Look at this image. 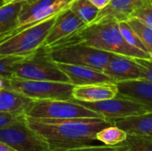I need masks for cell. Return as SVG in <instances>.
<instances>
[{
    "label": "cell",
    "mask_w": 152,
    "mask_h": 151,
    "mask_svg": "<svg viewBox=\"0 0 152 151\" xmlns=\"http://www.w3.org/2000/svg\"><path fill=\"white\" fill-rule=\"evenodd\" d=\"M94 6H96L100 11L105 8L110 2V0H89Z\"/></svg>",
    "instance_id": "cell-30"
},
{
    "label": "cell",
    "mask_w": 152,
    "mask_h": 151,
    "mask_svg": "<svg viewBox=\"0 0 152 151\" xmlns=\"http://www.w3.org/2000/svg\"><path fill=\"white\" fill-rule=\"evenodd\" d=\"M34 102L35 100L11 88L0 90V112L27 117Z\"/></svg>",
    "instance_id": "cell-16"
},
{
    "label": "cell",
    "mask_w": 152,
    "mask_h": 151,
    "mask_svg": "<svg viewBox=\"0 0 152 151\" xmlns=\"http://www.w3.org/2000/svg\"><path fill=\"white\" fill-rule=\"evenodd\" d=\"M0 151H16L13 150L12 147H10L8 144H6L5 142L0 141Z\"/></svg>",
    "instance_id": "cell-31"
},
{
    "label": "cell",
    "mask_w": 152,
    "mask_h": 151,
    "mask_svg": "<svg viewBox=\"0 0 152 151\" xmlns=\"http://www.w3.org/2000/svg\"><path fill=\"white\" fill-rule=\"evenodd\" d=\"M127 151H130V150H127Z\"/></svg>",
    "instance_id": "cell-35"
},
{
    "label": "cell",
    "mask_w": 152,
    "mask_h": 151,
    "mask_svg": "<svg viewBox=\"0 0 152 151\" xmlns=\"http://www.w3.org/2000/svg\"><path fill=\"white\" fill-rule=\"evenodd\" d=\"M151 2H152V0H151Z\"/></svg>",
    "instance_id": "cell-37"
},
{
    "label": "cell",
    "mask_w": 152,
    "mask_h": 151,
    "mask_svg": "<svg viewBox=\"0 0 152 151\" xmlns=\"http://www.w3.org/2000/svg\"><path fill=\"white\" fill-rule=\"evenodd\" d=\"M2 4H3V2H2V0H0V5H1Z\"/></svg>",
    "instance_id": "cell-33"
},
{
    "label": "cell",
    "mask_w": 152,
    "mask_h": 151,
    "mask_svg": "<svg viewBox=\"0 0 152 151\" xmlns=\"http://www.w3.org/2000/svg\"><path fill=\"white\" fill-rule=\"evenodd\" d=\"M23 57L16 56H0V77L10 79L12 77V69L14 64Z\"/></svg>",
    "instance_id": "cell-26"
},
{
    "label": "cell",
    "mask_w": 152,
    "mask_h": 151,
    "mask_svg": "<svg viewBox=\"0 0 152 151\" xmlns=\"http://www.w3.org/2000/svg\"><path fill=\"white\" fill-rule=\"evenodd\" d=\"M118 89L116 83H100L87 85H75L73 100L85 102H96L117 97Z\"/></svg>",
    "instance_id": "cell-15"
},
{
    "label": "cell",
    "mask_w": 152,
    "mask_h": 151,
    "mask_svg": "<svg viewBox=\"0 0 152 151\" xmlns=\"http://www.w3.org/2000/svg\"><path fill=\"white\" fill-rule=\"evenodd\" d=\"M58 67L68 77L69 83L74 85H87L100 83H116L104 72L78 65L57 63Z\"/></svg>",
    "instance_id": "cell-13"
},
{
    "label": "cell",
    "mask_w": 152,
    "mask_h": 151,
    "mask_svg": "<svg viewBox=\"0 0 152 151\" xmlns=\"http://www.w3.org/2000/svg\"><path fill=\"white\" fill-rule=\"evenodd\" d=\"M12 1H14V0H2L3 4H5V3H8V2H12Z\"/></svg>",
    "instance_id": "cell-32"
},
{
    "label": "cell",
    "mask_w": 152,
    "mask_h": 151,
    "mask_svg": "<svg viewBox=\"0 0 152 151\" xmlns=\"http://www.w3.org/2000/svg\"><path fill=\"white\" fill-rule=\"evenodd\" d=\"M69 8L85 22L86 26L93 23L100 12L89 0H73Z\"/></svg>",
    "instance_id": "cell-20"
},
{
    "label": "cell",
    "mask_w": 152,
    "mask_h": 151,
    "mask_svg": "<svg viewBox=\"0 0 152 151\" xmlns=\"http://www.w3.org/2000/svg\"><path fill=\"white\" fill-rule=\"evenodd\" d=\"M28 1H30V0H28Z\"/></svg>",
    "instance_id": "cell-36"
},
{
    "label": "cell",
    "mask_w": 152,
    "mask_h": 151,
    "mask_svg": "<svg viewBox=\"0 0 152 151\" xmlns=\"http://www.w3.org/2000/svg\"><path fill=\"white\" fill-rule=\"evenodd\" d=\"M129 150L128 147L122 142L121 144L115 145V146H109V145H89L85 147L74 148V149H68V150H61L58 151H127Z\"/></svg>",
    "instance_id": "cell-27"
},
{
    "label": "cell",
    "mask_w": 152,
    "mask_h": 151,
    "mask_svg": "<svg viewBox=\"0 0 152 151\" xmlns=\"http://www.w3.org/2000/svg\"><path fill=\"white\" fill-rule=\"evenodd\" d=\"M12 77L69 83L68 77L52 60L47 49L44 46L19 60L13 66Z\"/></svg>",
    "instance_id": "cell-3"
},
{
    "label": "cell",
    "mask_w": 152,
    "mask_h": 151,
    "mask_svg": "<svg viewBox=\"0 0 152 151\" xmlns=\"http://www.w3.org/2000/svg\"><path fill=\"white\" fill-rule=\"evenodd\" d=\"M73 0H30L24 3L19 14L17 26L0 35V42L15 33L58 15L68 9Z\"/></svg>",
    "instance_id": "cell-7"
},
{
    "label": "cell",
    "mask_w": 152,
    "mask_h": 151,
    "mask_svg": "<svg viewBox=\"0 0 152 151\" xmlns=\"http://www.w3.org/2000/svg\"><path fill=\"white\" fill-rule=\"evenodd\" d=\"M142 20L144 24L152 28V2L151 0L145 1L132 15Z\"/></svg>",
    "instance_id": "cell-25"
},
{
    "label": "cell",
    "mask_w": 152,
    "mask_h": 151,
    "mask_svg": "<svg viewBox=\"0 0 152 151\" xmlns=\"http://www.w3.org/2000/svg\"><path fill=\"white\" fill-rule=\"evenodd\" d=\"M124 143L130 151H152V136L127 134Z\"/></svg>",
    "instance_id": "cell-23"
},
{
    "label": "cell",
    "mask_w": 152,
    "mask_h": 151,
    "mask_svg": "<svg viewBox=\"0 0 152 151\" xmlns=\"http://www.w3.org/2000/svg\"><path fill=\"white\" fill-rule=\"evenodd\" d=\"M27 117L45 119H69L80 117L104 118L101 114L86 108L74 100L35 101Z\"/></svg>",
    "instance_id": "cell-8"
},
{
    "label": "cell",
    "mask_w": 152,
    "mask_h": 151,
    "mask_svg": "<svg viewBox=\"0 0 152 151\" xmlns=\"http://www.w3.org/2000/svg\"><path fill=\"white\" fill-rule=\"evenodd\" d=\"M145 1L147 0H110L105 8L99 12L96 19L90 25L108 20L126 21Z\"/></svg>",
    "instance_id": "cell-14"
},
{
    "label": "cell",
    "mask_w": 152,
    "mask_h": 151,
    "mask_svg": "<svg viewBox=\"0 0 152 151\" xmlns=\"http://www.w3.org/2000/svg\"><path fill=\"white\" fill-rule=\"evenodd\" d=\"M118 25H119V29H120V32L124 37V39L126 41V43H128L131 46L133 47H135V48H138L145 53H150L145 45L142 44V42L140 40V38L138 37V36L136 35V33L132 29V28L129 26V24L127 23V21H119L118 22Z\"/></svg>",
    "instance_id": "cell-24"
},
{
    "label": "cell",
    "mask_w": 152,
    "mask_h": 151,
    "mask_svg": "<svg viewBox=\"0 0 152 151\" xmlns=\"http://www.w3.org/2000/svg\"><path fill=\"white\" fill-rule=\"evenodd\" d=\"M151 59H152V53H151Z\"/></svg>",
    "instance_id": "cell-34"
},
{
    "label": "cell",
    "mask_w": 152,
    "mask_h": 151,
    "mask_svg": "<svg viewBox=\"0 0 152 151\" xmlns=\"http://www.w3.org/2000/svg\"><path fill=\"white\" fill-rule=\"evenodd\" d=\"M28 125L48 143L51 151L92 145L102 129L112 125L104 118L45 119L26 117Z\"/></svg>",
    "instance_id": "cell-1"
},
{
    "label": "cell",
    "mask_w": 152,
    "mask_h": 151,
    "mask_svg": "<svg viewBox=\"0 0 152 151\" xmlns=\"http://www.w3.org/2000/svg\"><path fill=\"white\" fill-rule=\"evenodd\" d=\"M116 82L144 78V68L134 58L113 53L102 70Z\"/></svg>",
    "instance_id": "cell-11"
},
{
    "label": "cell",
    "mask_w": 152,
    "mask_h": 151,
    "mask_svg": "<svg viewBox=\"0 0 152 151\" xmlns=\"http://www.w3.org/2000/svg\"><path fill=\"white\" fill-rule=\"evenodd\" d=\"M56 16L22 29L1 41L0 56L27 57L37 52L44 46Z\"/></svg>",
    "instance_id": "cell-4"
},
{
    "label": "cell",
    "mask_w": 152,
    "mask_h": 151,
    "mask_svg": "<svg viewBox=\"0 0 152 151\" xmlns=\"http://www.w3.org/2000/svg\"><path fill=\"white\" fill-rule=\"evenodd\" d=\"M116 85L119 96L139 101L152 109V83L142 80L118 81Z\"/></svg>",
    "instance_id": "cell-17"
},
{
    "label": "cell",
    "mask_w": 152,
    "mask_h": 151,
    "mask_svg": "<svg viewBox=\"0 0 152 151\" xmlns=\"http://www.w3.org/2000/svg\"><path fill=\"white\" fill-rule=\"evenodd\" d=\"M26 0H14L0 5V35L5 34L17 26L19 14Z\"/></svg>",
    "instance_id": "cell-19"
},
{
    "label": "cell",
    "mask_w": 152,
    "mask_h": 151,
    "mask_svg": "<svg viewBox=\"0 0 152 151\" xmlns=\"http://www.w3.org/2000/svg\"><path fill=\"white\" fill-rule=\"evenodd\" d=\"M126 137L127 133L124 130L114 125H111L97 133L96 141L102 142L105 145L115 146L124 142Z\"/></svg>",
    "instance_id": "cell-21"
},
{
    "label": "cell",
    "mask_w": 152,
    "mask_h": 151,
    "mask_svg": "<svg viewBox=\"0 0 152 151\" xmlns=\"http://www.w3.org/2000/svg\"><path fill=\"white\" fill-rule=\"evenodd\" d=\"M21 116H14V115H11L8 113L0 112V128L16 121Z\"/></svg>",
    "instance_id": "cell-29"
},
{
    "label": "cell",
    "mask_w": 152,
    "mask_h": 151,
    "mask_svg": "<svg viewBox=\"0 0 152 151\" xmlns=\"http://www.w3.org/2000/svg\"><path fill=\"white\" fill-rule=\"evenodd\" d=\"M134 60L144 68V78L142 80H146L152 83V59H140L134 58Z\"/></svg>",
    "instance_id": "cell-28"
},
{
    "label": "cell",
    "mask_w": 152,
    "mask_h": 151,
    "mask_svg": "<svg viewBox=\"0 0 152 151\" xmlns=\"http://www.w3.org/2000/svg\"><path fill=\"white\" fill-rule=\"evenodd\" d=\"M74 87V85L65 82L28 80L17 77L8 79V88L17 91L35 101L73 100Z\"/></svg>",
    "instance_id": "cell-6"
},
{
    "label": "cell",
    "mask_w": 152,
    "mask_h": 151,
    "mask_svg": "<svg viewBox=\"0 0 152 151\" xmlns=\"http://www.w3.org/2000/svg\"><path fill=\"white\" fill-rule=\"evenodd\" d=\"M77 103L101 114L106 120L113 122L117 119H121L132 116L141 115L152 111L151 108L126 97L118 95L115 98L96 102H85L76 101Z\"/></svg>",
    "instance_id": "cell-10"
},
{
    "label": "cell",
    "mask_w": 152,
    "mask_h": 151,
    "mask_svg": "<svg viewBox=\"0 0 152 151\" xmlns=\"http://www.w3.org/2000/svg\"><path fill=\"white\" fill-rule=\"evenodd\" d=\"M86 26L69 8L60 12L50 29L44 47L48 49Z\"/></svg>",
    "instance_id": "cell-12"
},
{
    "label": "cell",
    "mask_w": 152,
    "mask_h": 151,
    "mask_svg": "<svg viewBox=\"0 0 152 151\" xmlns=\"http://www.w3.org/2000/svg\"><path fill=\"white\" fill-rule=\"evenodd\" d=\"M112 125L121 128L127 134L152 136V111L114 120Z\"/></svg>",
    "instance_id": "cell-18"
},
{
    "label": "cell",
    "mask_w": 152,
    "mask_h": 151,
    "mask_svg": "<svg viewBox=\"0 0 152 151\" xmlns=\"http://www.w3.org/2000/svg\"><path fill=\"white\" fill-rule=\"evenodd\" d=\"M50 57L56 63L85 66L102 71L113 53L104 52L82 43L57 45L47 49Z\"/></svg>",
    "instance_id": "cell-5"
},
{
    "label": "cell",
    "mask_w": 152,
    "mask_h": 151,
    "mask_svg": "<svg viewBox=\"0 0 152 151\" xmlns=\"http://www.w3.org/2000/svg\"><path fill=\"white\" fill-rule=\"evenodd\" d=\"M74 43H82L104 52L131 58H151L150 53L133 47L126 43L120 32L118 22L115 20H108L85 26L52 47Z\"/></svg>",
    "instance_id": "cell-2"
},
{
    "label": "cell",
    "mask_w": 152,
    "mask_h": 151,
    "mask_svg": "<svg viewBox=\"0 0 152 151\" xmlns=\"http://www.w3.org/2000/svg\"><path fill=\"white\" fill-rule=\"evenodd\" d=\"M0 141L16 151H51L45 139L28 125L26 116L1 127Z\"/></svg>",
    "instance_id": "cell-9"
},
{
    "label": "cell",
    "mask_w": 152,
    "mask_h": 151,
    "mask_svg": "<svg viewBox=\"0 0 152 151\" xmlns=\"http://www.w3.org/2000/svg\"><path fill=\"white\" fill-rule=\"evenodd\" d=\"M126 21L151 54L152 53V28L135 17H131Z\"/></svg>",
    "instance_id": "cell-22"
}]
</instances>
